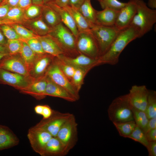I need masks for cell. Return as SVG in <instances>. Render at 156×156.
Segmentation results:
<instances>
[{
    "label": "cell",
    "instance_id": "obj_1",
    "mask_svg": "<svg viewBox=\"0 0 156 156\" xmlns=\"http://www.w3.org/2000/svg\"><path fill=\"white\" fill-rule=\"evenodd\" d=\"M140 37L137 30L131 25L120 31L109 49L97 60L98 65L116 64L118 62L121 53L126 46L133 40Z\"/></svg>",
    "mask_w": 156,
    "mask_h": 156
},
{
    "label": "cell",
    "instance_id": "obj_2",
    "mask_svg": "<svg viewBox=\"0 0 156 156\" xmlns=\"http://www.w3.org/2000/svg\"><path fill=\"white\" fill-rule=\"evenodd\" d=\"M136 12L130 25L138 31L140 37L152 29L156 22V10L148 7L142 0H135Z\"/></svg>",
    "mask_w": 156,
    "mask_h": 156
},
{
    "label": "cell",
    "instance_id": "obj_3",
    "mask_svg": "<svg viewBox=\"0 0 156 156\" xmlns=\"http://www.w3.org/2000/svg\"><path fill=\"white\" fill-rule=\"evenodd\" d=\"M107 112L109 120L112 123L134 120L128 94L114 99L108 107Z\"/></svg>",
    "mask_w": 156,
    "mask_h": 156
},
{
    "label": "cell",
    "instance_id": "obj_4",
    "mask_svg": "<svg viewBox=\"0 0 156 156\" xmlns=\"http://www.w3.org/2000/svg\"><path fill=\"white\" fill-rule=\"evenodd\" d=\"M51 37L67 54H76V38L72 32L62 22L51 28L47 34Z\"/></svg>",
    "mask_w": 156,
    "mask_h": 156
},
{
    "label": "cell",
    "instance_id": "obj_5",
    "mask_svg": "<svg viewBox=\"0 0 156 156\" xmlns=\"http://www.w3.org/2000/svg\"><path fill=\"white\" fill-rule=\"evenodd\" d=\"M119 31L114 26L93 25L91 33L97 42L100 56L109 49Z\"/></svg>",
    "mask_w": 156,
    "mask_h": 156
},
{
    "label": "cell",
    "instance_id": "obj_6",
    "mask_svg": "<svg viewBox=\"0 0 156 156\" xmlns=\"http://www.w3.org/2000/svg\"><path fill=\"white\" fill-rule=\"evenodd\" d=\"M77 125L75 117L72 114L61 127L56 136L68 153L78 141Z\"/></svg>",
    "mask_w": 156,
    "mask_h": 156
},
{
    "label": "cell",
    "instance_id": "obj_7",
    "mask_svg": "<svg viewBox=\"0 0 156 156\" xmlns=\"http://www.w3.org/2000/svg\"><path fill=\"white\" fill-rule=\"evenodd\" d=\"M76 38V47L79 53L98 60L100 56L97 42L91 33L79 32Z\"/></svg>",
    "mask_w": 156,
    "mask_h": 156
},
{
    "label": "cell",
    "instance_id": "obj_8",
    "mask_svg": "<svg viewBox=\"0 0 156 156\" xmlns=\"http://www.w3.org/2000/svg\"><path fill=\"white\" fill-rule=\"evenodd\" d=\"M46 74L54 82L67 90L77 101L79 99V92L61 70L54 58L48 68Z\"/></svg>",
    "mask_w": 156,
    "mask_h": 156
},
{
    "label": "cell",
    "instance_id": "obj_9",
    "mask_svg": "<svg viewBox=\"0 0 156 156\" xmlns=\"http://www.w3.org/2000/svg\"><path fill=\"white\" fill-rule=\"evenodd\" d=\"M72 114L53 110L50 117L42 118L36 125L47 131L52 136H56L61 127Z\"/></svg>",
    "mask_w": 156,
    "mask_h": 156
},
{
    "label": "cell",
    "instance_id": "obj_10",
    "mask_svg": "<svg viewBox=\"0 0 156 156\" xmlns=\"http://www.w3.org/2000/svg\"><path fill=\"white\" fill-rule=\"evenodd\" d=\"M52 135L44 129L35 125L28 130L27 137L33 150L41 156Z\"/></svg>",
    "mask_w": 156,
    "mask_h": 156
},
{
    "label": "cell",
    "instance_id": "obj_11",
    "mask_svg": "<svg viewBox=\"0 0 156 156\" xmlns=\"http://www.w3.org/2000/svg\"><path fill=\"white\" fill-rule=\"evenodd\" d=\"M0 68L31 78L27 67L19 53L5 56L0 61Z\"/></svg>",
    "mask_w": 156,
    "mask_h": 156
},
{
    "label": "cell",
    "instance_id": "obj_12",
    "mask_svg": "<svg viewBox=\"0 0 156 156\" xmlns=\"http://www.w3.org/2000/svg\"><path fill=\"white\" fill-rule=\"evenodd\" d=\"M33 80L0 68V83L11 86L19 91L27 87Z\"/></svg>",
    "mask_w": 156,
    "mask_h": 156
},
{
    "label": "cell",
    "instance_id": "obj_13",
    "mask_svg": "<svg viewBox=\"0 0 156 156\" xmlns=\"http://www.w3.org/2000/svg\"><path fill=\"white\" fill-rule=\"evenodd\" d=\"M54 57L47 53L37 55L28 69L30 77L33 79H35L45 75L48 68L53 62Z\"/></svg>",
    "mask_w": 156,
    "mask_h": 156
},
{
    "label": "cell",
    "instance_id": "obj_14",
    "mask_svg": "<svg viewBox=\"0 0 156 156\" xmlns=\"http://www.w3.org/2000/svg\"><path fill=\"white\" fill-rule=\"evenodd\" d=\"M148 93V90L145 85L132 86L128 94L131 106L145 112Z\"/></svg>",
    "mask_w": 156,
    "mask_h": 156
},
{
    "label": "cell",
    "instance_id": "obj_15",
    "mask_svg": "<svg viewBox=\"0 0 156 156\" xmlns=\"http://www.w3.org/2000/svg\"><path fill=\"white\" fill-rule=\"evenodd\" d=\"M136 11L135 0H129L119 11L114 26L119 31L129 27Z\"/></svg>",
    "mask_w": 156,
    "mask_h": 156
},
{
    "label": "cell",
    "instance_id": "obj_16",
    "mask_svg": "<svg viewBox=\"0 0 156 156\" xmlns=\"http://www.w3.org/2000/svg\"><path fill=\"white\" fill-rule=\"evenodd\" d=\"M57 57L74 68L90 70L93 67L99 65L97 60L81 53L75 57H69L65 55H61Z\"/></svg>",
    "mask_w": 156,
    "mask_h": 156
},
{
    "label": "cell",
    "instance_id": "obj_17",
    "mask_svg": "<svg viewBox=\"0 0 156 156\" xmlns=\"http://www.w3.org/2000/svg\"><path fill=\"white\" fill-rule=\"evenodd\" d=\"M47 74L35 79L27 87L20 90V92L29 94L37 100H41L46 96L45 89L46 86Z\"/></svg>",
    "mask_w": 156,
    "mask_h": 156
},
{
    "label": "cell",
    "instance_id": "obj_18",
    "mask_svg": "<svg viewBox=\"0 0 156 156\" xmlns=\"http://www.w3.org/2000/svg\"><path fill=\"white\" fill-rule=\"evenodd\" d=\"M45 4L51 7L57 13L61 22L72 32L76 38L79 32L72 16L64 8L57 5L53 1Z\"/></svg>",
    "mask_w": 156,
    "mask_h": 156
},
{
    "label": "cell",
    "instance_id": "obj_19",
    "mask_svg": "<svg viewBox=\"0 0 156 156\" xmlns=\"http://www.w3.org/2000/svg\"><path fill=\"white\" fill-rule=\"evenodd\" d=\"M46 96L57 97L68 101L73 102L76 99L65 89L54 82L47 75Z\"/></svg>",
    "mask_w": 156,
    "mask_h": 156
},
{
    "label": "cell",
    "instance_id": "obj_20",
    "mask_svg": "<svg viewBox=\"0 0 156 156\" xmlns=\"http://www.w3.org/2000/svg\"><path fill=\"white\" fill-rule=\"evenodd\" d=\"M68 153L57 137L53 136L47 143L41 156H64Z\"/></svg>",
    "mask_w": 156,
    "mask_h": 156
},
{
    "label": "cell",
    "instance_id": "obj_21",
    "mask_svg": "<svg viewBox=\"0 0 156 156\" xmlns=\"http://www.w3.org/2000/svg\"><path fill=\"white\" fill-rule=\"evenodd\" d=\"M37 37L46 53L54 57H57L62 55H65L62 48L51 36L47 35L43 36H38Z\"/></svg>",
    "mask_w": 156,
    "mask_h": 156
},
{
    "label": "cell",
    "instance_id": "obj_22",
    "mask_svg": "<svg viewBox=\"0 0 156 156\" xmlns=\"http://www.w3.org/2000/svg\"><path fill=\"white\" fill-rule=\"evenodd\" d=\"M72 16L78 29L79 32L91 33L93 25L89 22L78 9L68 5L64 7Z\"/></svg>",
    "mask_w": 156,
    "mask_h": 156
},
{
    "label": "cell",
    "instance_id": "obj_23",
    "mask_svg": "<svg viewBox=\"0 0 156 156\" xmlns=\"http://www.w3.org/2000/svg\"><path fill=\"white\" fill-rule=\"evenodd\" d=\"M19 143L18 139L10 129L0 125V151L13 147Z\"/></svg>",
    "mask_w": 156,
    "mask_h": 156
},
{
    "label": "cell",
    "instance_id": "obj_24",
    "mask_svg": "<svg viewBox=\"0 0 156 156\" xmlns=\"http://www.w3.org/2000/svg\"><path fill=\"white\" fill-rule=\"evenodd\" d=\"M119 11L108 8L96 10V24L107 27L114 26Z\"/></svg>",
    "mask_w": 156,
    "mask_h": 156
},
{
    "label": "cell",
    "instance_id": "obj_25",
    "mask_svg": "<svg viewBox=\"0 0 156 156\" xmlns=\"http://www.w3.org/2000/svg\"><path fill=\"white\" fill-rule=\"evenodd\" d=\"M41 16L45 23L51 28L61 22L57 13L47 4H44L42 6Z\"/></svg>",
    "mask_w": 156,
    "mask_h": 156
},
{
    "label": "cell",
    "instance_id": "obj_26",
    "mask_svg": "<svg viewBox=\"0 0 156 156\" xmlns=\"http://www.w3.org/2000/svg\"><path fill=\"white\" fill-rule=\"evenodd\" d=\"M25 22L27 23L31 30L38 36L47 35L51 29L43 20L41 16L34 20H27Z\"/></svg>",
    "mask_w": 156,
    "mask_h": 156
},
{
    "label": "cell",
    "instance_id": "obj_27",
    "mask_svg": "<svg viewBox=\"0 0 156 156\" xmlns=\"http://www.w3.org/2000/svg\"><path fill=\"white\" fill-rule=\"evenodd\" d=\"M78 9L89 22L92 24H96V10L92 5L91 0H85Z\"/></svg>",
    "mask_w": 156,
    "mask_h": 156
},
{
    "label": "cell",
    "instance_id": "obj_28",
    "mask_svg": "<svg viewBox=\"0 0 156 156\" xmlns=\"http://www.w3.org/2000/svg\"><path fill=\"white\" fill-rule=\"evenodd\" d=\"M3 19L21 24L27 21L25 16V10L18 6L11 8L7 15Z\"/></svg>",
    "mask_w": 156,
    "mask_h": 156
},
{
    "label": "cell",
    "instance_id": "obj_29",
    "mask_svg": "<svg viewBox=\"0 0 156 156\" xmlns=\"http://www.w3.org/2000/svg\"><path fill=\"white\" fill-rule=\"evenodd\" d=\"M148 119L156 118V92L149 90L146 110Z\"/></svg>",
    "mask_w": 156,
    "mask_h": 156
},
{
    "label": "cell",
    "instance_id": "obj_30",
    "mask_svg": "<svg viewBox=\"0 0 156 156\" xmlns=\"http://www.w3.org/2000/svg\"><path fill=\"white\" fill-rule=\"evenodd\" d=\"M19 54L26 64L28 70L38 55L30 48L25 41H22V48Z\"/></svg>",
    "mask_w": 156,
    "mask_h": 156
},
{
    "label": "cell",
    "instance_id": "obj_31",
    "mask_svg": "<svg viewBox=\"0 0 156 156\" xmlns=\"http://www.w3.org/2000/svg\"><path fill=\"white\" fill-rule=\"evenodd\" d=\"M121 136L127 138L132 133L137 125L134 120L119 123H113Z\"/></svg>",
    "mask_w": 156,
    "mask_h": 156
},
{
    "label": "cell",
    "instance_id": "obj_32",
    "mask_svg": "<svg viewBox=\"0 0 156 156\" xmlns=\"http://www.w3.org/2000/svg\"><path fill=\"white\" fill-rule=\"evenodd\" d=\"M75 68V71L70 82L76 90L79 92L83 84L84 78L90 70L80 68Z\"/></svg>",
    "mask_w": 156,
    "mask_h": 156
},
{
    "label": "cell",
    "instance_id": "obj_33",
    "mask_svg": "<svg viewBox=\"0 0 156 156\" xmlns=\"http://www.w3.org/2000/svg\"><path fill=\"white\" fill-rule=\"evenodd\" d=\"M131 109L134 121L137 125L143 131L149 120L145 112L132 106Z\"/></svg>",
    "mask_w": 156,
    "mask_h": 156
},
{
    "label": "cell",
    "instance_id": "obj_34",
    "mask_svg": "<svg viewBox=\"0 0 156 156\" xmlns=\"http://www.w3.org/2000/svg\"><path fill=\"white\" fill-rule=\"evenodd\" d=\"M10 25L14 29L17 34L23 41H26L38 35L32 31L19 23H15Z\"/></svg>",
    "mask_w": 156,
    "mask_h": 156
},
{
    "label": "cell",
    "instance_id": "obj_35",
    "mask_svg": "<svg viewBox=\"0 0 156 156\" xmlns=\"http://www.w3.org/2000/svg\"><path fill=\"white\" fill-rule=\"evenodd\" d=\"M127 138L131 139L135 142L140 143L147 149L149 145V142L145 134L137 125L131 134Z\"/></svg>",
    "mask_w": 156,
    "mask_h": 156
},
{
    "label": "cell",
    "instance_id": "obj_36",
    "mask_svg": "<svg viewBox=\"0 0 156 156\" xmlns=\"http://www.w3.org/2000/svg\"><path fill=\"white\" fill-rule=\"evenodd\" d=\"M54 60L63 73L70 81L74 73L75 68L57 57H54Z\"/></svg>",
    "mask_w": 156,
    "mask_h": 156
},
{
    "label": "cell",
    "instance_id": "obj_37",
    "mask_svg": "<svg viewBox=\"0 0 156 156\" xmlns=\"http://www.w3.org/2000/svg\"><path fill=\"white\" fill-rule=\"evenodd\" d=\"M100 3L103 9L108 8L119 11L125 6L127 3L122 2L118 0H103Z\"/></svg>",
    "mask_w": 156,
    "mask_h": 156
},
{
    "label": "cell",
    "instance_id": "obj_38",
    "mask_svg": "<svg viewBox=\"0 0 156 156\" xmlns=\"http://www.w3.org/2000/svg\"><path fill=\"white\" fill-rule=\"evenodd\" d=\"M0 29L7 40H20L23 41L10 25H0Z\"/></svg>",
    "mask_w": 156,
    "mask_h": 156
},
{
    "label": "cell",
    "instance_id": "obj_39",
    "mask_svg": "<svg viewBox=\"0 0 156 156\" xmlns=\"http://www.w3.org/2000/svg\"><path fill=\"white\" fill-rule=\"evenodd\" d=\"M42 5L40 6L32 4L26 9L25 10V14L27 21L33 19L41 16Z\"/></svg>",
    "mask_w": 156,
    "mask_h": 156
},
{
    "label": "cell",
    "instance_id": "obj_40",
    "mask_svg": "<svg viewBox=\"0 0 156 156\" xmlns=\"http://www.w3.org/2000/svg\"><path fill=\"white\" fill-rule=\"evenodd\" d=\"M23 40H7L6 45L10 55L19 53Z\"/></svg>",
    "mask_w": 156,
    "mask_h": 156
},
{
    "label": "cell",
    "instance_id": "obj_41",
    "mask_svg": "<svg viewBox=\"0 0 156 156\" xmlns=\"http://www.w3.org/2000/svg\"><path fill=\"white\" fill-rule=\"evenodd\" d=\"M37 36L30 38L25 41L30 48L36 54L39 55L46 53Z\"/></svg>",
    "mask_w": 156,
    "mask_h": 156
},
{
    "label": "cell",
    "instance_id": "obj_42",
    "mask_svg": "<svg viewBox=\"0 0 156 156\" xmlns=\"http://www.w3.org/2000/svg\"><path fill=\"white\" fill-rule=\"evenodd\" d=\"M155 128H156V118L149 119L143 132L145 134L150 130Z\"/></svg>",
    "mask_w": 156,
    "mask_h": 156
},
{
    "label": "cell",
    "instance_id": "obj_43",
    "mask_svg": "<svg viewBox=\"0 0 156 156\" xmlns=\"http://www.w3.org/2000/svg\"><path fill=\"white\" fill-rule=\"evenodd\" d=\"M149 156H156V141L149 142V145L147 148Z\"/></svg>",
    "mask_w": 156,
    "mask_h": 156
},
{
    "label": "cell",
    "instance_id": "obj_44",
    "mask_svg": "<svg viewBox=\"0 0 156 156\" xmlns=\"http://www.w3.org/2000/svg\"><path fill=\"white\" fill-rule=\"evenodd\" d=\"M53 110L51 107L47 105H43V109L42 115L43 119H46L49 118L52 114Z\"/></svg>",
    "mask_w": 156,
    "mask_h": 156
},
{
    "label": "cell",
    "instance_id": "obj_45",
    "mask_svg": "<svg viewBox=\"0 0 156 156\" xmlns=\"http://www.w3.org/2000/svg\"><path fill=\"white\" fill-rule=\"evenodd\" d=\"M11 8L7 4H0V19L3 18Z\"/></svg>",
    "mask_w": 156,
    "mask_h": 156
},
{
    "label": "cell",
    "instance_id": "obj_46",
    "mask_svg": "<svg viewBox=\"0 0 156 156\" xmlns=\"http://www.w3.org/2000/svg\"><path fill=\"white\" fill-rule=\"evenodd\" d=\"M145 134L149 142L156 141V128L150 130Z\"/></svg>",
    "mask_w": 156,
    "mask_h": 156
},
{
    "label": "cell",
    "instance_id": "obj_47",
    "mask_svg": "<svg viewBox=\"0 0 156 156\" xmlns=\"http://www.w3.org/2000/svg\"><path fill=\"white\" fill-rule=\"evenodd\" d=\"M32 4L31 0H19L18 6L25 10Z\"/></svg>",
    "mask_w": 156,
    "mask_h": 156
},
{
    "label": "cell",
    "instance_id": "obj_48",
    "mask_svg": "<svg viewBox=\"0 0 156 156\" xmlns=\"http://www.w3.org/2000/svg\"><path fill=\"white\" fill-rule=\"evenodd\" d=\"M19 0H3L0 4H7L10 8L17 6Z\"/></svg>",
    "mask_w": 156,
    "mask_h": 156
},
{
    "label": "cell",
    "instance_id": "obj_49",
    "mask_svg": "<svg viewBox=\"0 0 156 156\" xmlns=\"http://www.w3.org/2000/svg\"><path fill=\"white\" fill-rule=\"evenodd\" d=\"M85 1V0H69L68 5L78 9Z\"/></svg>",
    "mask_w": 156,
    "mask_h": 156
},
{
    "label": "cell",
    "instance_id": "obj_50",
    "mask_svg": "<svg viewBox=\"0 0 156 156\" xmlns=\"http://www.w3.org/2000/svg\"><path fill=\"white\" fill-rule=\"evenodd\" d=\"M69 0H55L53 1L57 5L64 8L68 5Z\"/></svg>",
    "mask_w": 156,
    "mask_h": 156
},
{
    "label": "cell",
    "instance_id": "obj_51",
    "mask_svg": "<svg viewBox=\"0 0 156 156\" xmlns=\"http://www.w3.org/2000/svg\"><path fill=\"white\" fill-rule=\"evenodd\" d=\"M43 109V105H38L35 107L34 110L36 114L42 115Z\"/></svg>",
    "mask_w": 156,
    "mask_h": 156
},
{
    "label": "cell",
    "instance_id": "obj_52",
    "mask_svg": "<svg viewBox=\"0 0 156 156\" xmlns=\"http://www.w3.org/2000/svg\"><path fill=\"white\" fill-rule=\"evenodd\" d=\"M2 32L0 29V44L6 45L7 40Z\"/></svg>",
    "mask_w": 156,
    "mask_h": 156
},
{
    "label": "cell",
    "instance_id": "obj_53",
    "mask_svg": "<svg viewBox=\"0 0 156 156\" xmlns=\"http://www.w3.org/2000/svg\"><path fill=\"white\" fill-rule=\"evenodd\" d=\"M17 23L5 19H0V25L3 24L11 25L12 24Z\"/></svg>",
    "mask_w": 156,
    "mask_h": 156
},
{
    "label": "cell",
    "instance_id": "obj_54",
    "mask_svg": "<svg viewBox=\"0 0 156 156\" xmlns=\"http://www.w3.org/2000/svg\"><path fill=\"white\" fill-rule=\"evenodd\" d=\"M148 5L149 8L154 9L156 8V0H148Z\"/></svg>",
    "mask_w": 156,
    "mask_h": 156
},
{
    "label": "cell",
    "instance_id": "obj_55",
    "mask_svg": "<svg viewBox=\"0 0 156 156\" xmlns=\"http://www.w3.org/2000/svg\"><path fill=\"white\" fill-rule=\"evenodd\" d=\"M0 53L9 54L6 45L0 44Z\"/></svg>",
    "mask_w": 156,
    "mask_h": 156
},
{
    "label": "cell",
    "instance_id": "obj_56",
    "mask_svg": "<svg viewBox=\"0 0 156 156\" xmlns=\"http://www.w3.org/2000/svg\"><path fill=\"white\" fill-rule=\"evenodd\" d=\"M32 4L42 6L44 4L43 0H31Z\"/></svg>",
    "mask_w": 156,
    "mask_h": 156
},
{
    "label": "cell",
    "instance_id": "obj_57",
    "mask_svg": "<svg viewBox=\"0 0 156 156\" xmlns=\"http://www.w3.org/2000/svg\"><path fill=\"white\" fill-rule=\"evenodd\" d=\"M8 54H4L0 53V61L3 57H4L5 56Z\"/></svg>",
    "mask_w": 156,
    "mask_h": 156
},
{
    "label": "cell",
    "instance_id": "obj_58",
    "mask_svg": "<svg viewBox=\"0 0 156 156\" xmlns=\"http://www.w3.org/2000/svg\"><path fill=\"white\" fill-rule=\"evenodd\" d=\"M55 0H43L44 4L54 1Z\"/></svg>",
    "mask_w": 156,
    "mask_h": 156
},
{
    "label": "cell",
    "instance_id": "obj_59",
    "mask_svg": "<svg viewBox=\"0 0 156 156\" xmlns=\"http://www.w3.org/2000/svg\"><path fill=\"white\" fill-rule=\"evenodd\" d=\"M100 3L103 0H97Z\"/></svg>",
    "mask_w": 156,
    "mask_h": 156
},
{
    "label": "cell",
    "instance_id": "obj_60",
    "mask_svg": "<svg viewBox=\"0 0 156 156\" xmlns=\"http://www.w3.org/2000/svg\"><path fill=\"white\" fill-rule=\"evenodd\" d=\"M3 0H0V3Z\"/></svg>",
    "mask_w": 156,
    "mask_h": 156
}]
</instances>
